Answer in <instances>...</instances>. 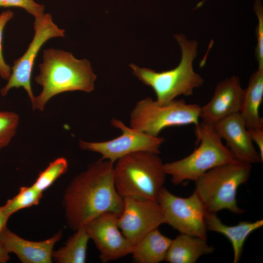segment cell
Here are the masks:
<instances>
[{
	"label": "cell",
	"instance_id": "obj_13",
	"mask_svg": "<svg viewBox=\"0 0 263 263\" xmlns=\"http://www.w3.org/2000/svg\"><path fill=\"white\" fill-rule=\"evenodd\" d=\"M213 126L238 161L250 164L263 162L239 112L223 118Z\"/></svg>",
	"mask_w": 263,
	"mask_h": 263
},
{
	"label": "cell",
	"instance_id": "obj_17",
	"mask_svg": "<svg viewBox=\"0 0 263 263\" xmlns=\"http://www.w3.org/2000/svg\"><path fill=\"white\" fill-rule=\"evenodd\" d=\"M263 100V69L258 68L250 76L248 86L243 90L240 113L246 127L263 128L260 108Z\"/></svg>",
	"mask_w": 263,
	"mask_h": 263
},
{
	"label": "cell",
	"instance_id": "obj_7",
	"mask_svg": "<svg viewBox=\"0 0 263 263\" xmlns=\"http://www.w3.org/2000/svg\"><path fill=\"white\" fill-rule=\"evenodd\" d=\"M200 106L174 99L160 104L148 97L139 101L130 114V127L150 135L158 136L165 128L199 123Z\"/></svg>",
	"mask_w": 263,
	"mask_h": 263
},
{
	"label": "cell",
	"instance_id": "obj_20",
	"mask_svg": "<svg viewBox=\"0 0 263 263\" xmlns=\"http://www.w3.org/2000/svg\"><path fill=\"white\" fill-rule=\"evenodd\" d=\"M65 245L53 250L52 260L57 263H84L90 237L85 226L75 231Z\"/></svg>",
	"mask_w": 263,
	"mask_h": 263
},
{
	"label": "cell",
	"instance_id": "obj_15",
	"mask_svg": "<svg viewBox=\"0 0 263 263\" xmlns=\"http://www.w3.org/2000/svg\"><path fill=\"white\" fill-rule=\"evenodd\" d=\"M62 235L60 230L46 240L32 241L19 237L6 227L0 234V243L22 263H51L54 247Z\"/></svg>",
	"mask_w": 263,
	"mask_h": 263
},
{
	"label": "cell",
	"instance_id": "obj_14",
	"mask_svg": "<svg viewBox=\"0 0 263 263\" xmlns=\"http://www.w3.org/2000/svg\"><path fill=\"white\" fill-rule=\"evenodd\" d=\"M243 90L239 78L235 76L219 82L209 101L200 107V119L213 125L227 116L240 112Z\"/></svg>",
	"mask_w": 263,
	"mask_h": 263
},
{
	"label": "cell",
	"instance_id": "obj_24",
	"mask_svg": "<svg viewBox=\"0 0 263 263\" xmlns=\"http://www.w3.org/2000/svg\"><path fill=\"white\" fill-rule=\"evenodd\" d=\"M254 11L258 20L256 29V55L258 68L263 69V10L260 0H257L255 2Z\"/></svg>",
	"mask_w": 263,
	"mask_h": 263
},
{
	"label": "cell",
	"instance_id": "obj_3",
	"mask_svg": "<svg viewBox=\"0 0 263 263\" xmlns=\"http://www.w3.org/2000/svg\"><path fill=\"white\" fill-rule=\"evenodd\" d=\"M166 173L159 153L141 151L118 159L113 166L116 189L123 198L157 201Z\"/></svg>",
	"mask_w": 263,
	"mask_h": 263
},
{
	"label": "cell",
	"instance_id": "obj_9",
	"mask_svg": "<svg viewBox=\"0 0 263 263\" xmlns=\"http://www.w3.org/2000/svg\"><path fill=\"white\" fill-rule=\"evenodd\" d=\"M33 27L35 34L32 40L24 54L14 61L8 81L0 90L1 95L5 96L12 88L22 87L27 92L32 104L35 96L32 90L31 78L37 55L47 40L65 36V30L54 22L49 13L35 18Z\"/></svg>",
	"mask_w": 263,
	"mask_h": 263
},
{
	"label": "cell",
	"instance_id": "obj_27",
	"mask_svg": "<svg viewBox=\"0 0 263 263\" xmlns=\"http://www.w3.org/2000/svg\"><path fill=\"white\" fill-rule=\"evenodd\" d=\"M251 140L258 149L260 157L263 161V128L248 129Z\"/></svg>",
	"mask_w": 263,
	"mask_h": 263
},
{
	"label": "cell",
	"instance_id": "obj_6",
	"mask_svg": "<svg viewBox=\"0 0 263 263\" xmlns=\"http://www.w3.org/2000/svg\"><path fill=\"white\" fill-rule=\"evenodd\" d=\"M251 170V164L237 161L216 167L195 180L194 191L207 212L227 209L236 214L244 213L237 205V191L248 180Z\"/></svg>",
	"mask_w": 263,
	"mask_h": 263
},
{
	"label": "cell",
	"instance_id": "obj_10",
	"mask_svg": "<svg viewBox=\"0 0 263 263\" xmlns=\"http://www.w3.org/2000/svg\"><path fill=\"white\" fill-rule=\"evenodd\" d=\"M112 125L120 129L122 134L113 139L91 142L80 140L79 146L85 150L97 152L102 156V159L114 163L119 158L129 154L141 151L159 153L160 148L164 139L154 136L128 127L121 121L113 119Z\"/></svg>",
	"mask_w": 263,
	"mask_h": 263
},
{
	"label": "cell",
	"instance_id": "obj_12",
	"mask_svg": "<svg viewBox=\"0 0 263 263\" xmlns=\"http://www.w3.org/2000/svg\"><path fill=\"white\" fill-rule=\"evenodd\" d=\"M119 215L103 213L85 226L87 232L99 252L103 263L113 261L131 254L133 245L123 235L117 224Z\"/></svg>",
	"mask_w": 263,
	"mask_h": 263
},
{
	"label": "cell",
	"instance_id": "obj_11",
	"mask_svg": "<svg viewBox=\"0 0 263 263\" xmlns=\"http://www.w3.org/2000/svg\"><path fill=\"white\" fill-rule=\"evenodd\" d=\"M163 224L162 210L157 201L123 198V207L118 217L117 224L123 235L133 245Z\"/></svg>",
	"mask_w": 263,
	"mask_h": 263
},
{
	"label": "cell",
	"instance_id": "obj_16",
	"mask_svg": "<svg viewBox=\"0 0 263 263\" xmlns=\"http://www.w3.org/2000/svg\"><path fill=\"white\" fill-rule=\"evenodd\" d=\"M205 220L207 231L223 234L231 242L233 251V263H238L240 261L247 237L263 225V219L254 222L242 221L236 225H228L221 221L216 213L207 212Z\"/></svg>",
	"mask_w": 263,
	"mask_h": 263
},
{
	"label": "cell",
	"instance_id": "obj_23",
	"mask_svg": "<svg viewBox=\"0 0 263 263\" xmlns=\"http://www.w3.org/2000/svg\"><path fill=\"white\" fill-rule=\"evenodd\" d=\"M19 121L16 113L0 111V150L6 147L15 136Z\"/></svg>",
	"mask_w": 263,
	"mask_h": 263
},
{
	"label": "cell",
	"instance_id": "obj_8",
	"mask_svg": "<svg viewBox=\"0 0 263 263\" xmlns=\"http://www.w3.org/2000/svg\"><path fill=\"white\" fill-rule=\"evenodd\" d=\"M157 201L162 209L165 224L180 233L207 238V211L195 191L184 198L174 195L164 187L159 193Z\"/></svg>",
	"mask_w": 263,
	"mask_h": 263
},
{
	"label": "cell",
	"instance_id": "obj_21",
	"mask_svg": "<svg viewBox=\"0 0 263 263\" xmlns=\"http://www.w3.org/2000/svg\"><path fill=\"white\" fill-rule=\"evenodd\" d=\"M42 194L43 192L38 190L32 185L20 187L18 193L7 201L4 205L5 209L11 216L21 209L38 205Z\"/></svg>",
	"mask_w": 263,
	"mask_h": 263
},
{
	"label": "cell",
	"instance_id": "obj_19",
	"mask_svg": "<svg viewBox=\"0 0 263 263\" xmlns=\"http://www.w3.org/2000/svg\"><path fill=\"white\" fill-rule=\"evenodd\" d=\"M172 240L155 229L133 245L131 253L138 263H158L165 258Z\"/></svg>",
	"mask_w": 263,
	"mask_h": 263
},
{
	"label": "cell",
	"instance_id": "obj_4",
	"mask_svg": "<svg viewBox=\"0 0 263 263\" xmlns=\"http://www.w3.org/2000/svg\"><path fill=\"white\" fill-rule=\"evenodd\" d=\"M175 38L182 51L181 60L176 67L157 72L133 64L130 65L135 76L153 90L156 101L160 104L168 103L181 95H191L193 90L201 86L204 81L193 68V62L197 55V42L188 40L181 34L176 35Z\"/></svg>",
	"mask_w": 263,
	"mask_h": 263
},
{
	"label": "cell",
	"instance_id": "obj_26",
	"mask_svg": "<svg viewBox=\"0 0 263 263\" xmlns=\"http://www.w3.org/2000/svg\"><path fill=\"white\" fill-rule=\"evenodd\" d=\"M14 13L10 10L2 12L0 14V76L4 79H9L11 73L10 67L5 62L2 53L3 31L7 22L13 17Z\"/></svg>",
	"mask_w": 263,
	"mask_h": 263
},
{
	"label": "cell",
	"instance_id": "obj_2",
	"mask_svg": "<svg viewBox=\"0 0 263 263\" xmlns=\"http://www.w3.org/2000/svg\"><path fill=\"white\" fill-rule=\"evenodd\" d=\"M39 74L36 82L42 90L35 97L34 110L42 111L46 103L58 94L69 91L87 93L94 89L96 75L87 59H77L72 53L49 48L43 51V62L39 65Z\"/></svg>",
	"mask_w": 263,
	"mask_h": 263
},
{
	"label": "cell",
	"instance_id": "obj_25",
	"mask_svg": "<svg viewBox=\"0 0 263 263\" xmlns=\"http://www.w3.org/2000/svg\"><path fill=\"white\" fill-rule=\"evenodd\" d=\"M9 7L22 8L35 18L44 14V6L34 0H0V7Z\"/></svg>",
	"mask_w": 263,
	"mask_h": 263
},
{
	"label": "cell",
	"instance_id": "obj_29",
	"mask_svg": "<svg viewBox=\"0 0 263 263\" xmlns=\"http://www.w3.org/2000/svg\"><path fill=\"white\" fill-rule=\"evenodd\" d=\"M9 259V253L0 243V263H7Z\"/></svg>",
	"mask_w": 263,
	"mask_h": 263
},
{
	"label": "cell",
	"instance_id": "obj_1",
	"mask_svg": "<svg viewBox=\"0 0 263 263\" xmlns=\"http://www.w3.org/2000/svg\"><path fill=\"white\" fill-rule=\"evenodd\" d=\"M113 166L110 161L100 159L76 176L65 189L62 204L72 230L85 226L103 213H121L123 198L115 187Z\"/></svg>",
	"mask_w": 263,
	"mask_h": 263
},
{
	"label": "cell",
	"instance_id": "obj_18",
	"mask_svg": "<svg viewBox=\"0 0 263 263\" xmlns=\"http://www.w3.org/2000/svg\"><path fill=\"white\" fill-rule=\"evenodd\" d=\"M214 250L207 239L180 233L172 240L165 261L169 263H194L201 256Z\"/></svg>",
	"mask_w": 263,
	"mask_h": 263
},
{
	"label": "cell",
	"instance_id": "obj_22",
	"mask_svg": "<svg viewBox=\"0 0 263 263\" xmlns=\"http://www.w3.org/2000/svg\"><path fill=\"white\" fill-rule=\"evenodd\" d=\"M68 169L67 160L64 157H59L49 163L48 166L38 175L33 186L43 192L50 188Z\"/></svg>",
	"mask_w": 263,
	"mask_h": 263
},
{
	"label": "cell",
	"instance_id": "obj_5",
	"mask_svg": "<svg viewBox=\"0 0 263 263\" xmlns=\"http://www.w3.org/2000/svg\"><path fill=\"white\" fill-rule=\"evenodd\" d=\"M195 133L198 147L188 156L164 164L166 173L174 185L194 181L216 167L238 161L223 143L213 125L199 122L195 126Z\"/></svg>",
	"mask_w": 263,
	"mask_h": 263
},
{
	"label": "cell",
	"instance_id": "obj_28",
	"mask_svg": "<svg viewBox=\"0 0 263 263\" xmlns=\"http://www.w3.org/2000/svg\"><path fill=\"white\" fill-rule=\"evenodd\" d=\"M10 216L6 212L4 206H0V234L6 227L7 223Z\"/></svg>",
	"mask_w": 263,
	"mask_h": 263
}]
</instances>
